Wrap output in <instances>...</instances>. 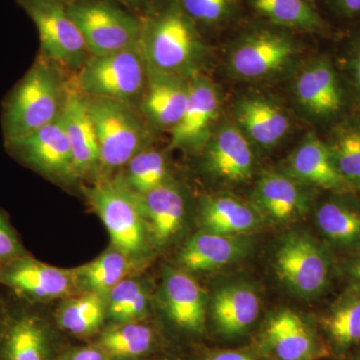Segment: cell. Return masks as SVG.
Wrapping results in <instances>:
<instances>
[{
	"label": "cell",
	"instance_id": "obj_42",
	"mask_svg": "<svg viewBox=\"0 0 360 360\" xmlns=\"http://www.w3.org/2000/svg\"><path fill=\"white\" fill-rule=\"evenodd\" d=\"M116 1L120 2L129 11H134V13L141 15L155 0H116Z\"/></svg>",
	"mask_w": 360,
	"mask_h": 360
},
{
	"label": "cell",
	"instance_id": "obj_18",
	"mask_svg": "<svg viewBox=\"0 0 360 360\" xmlns=\"http://www.w3.org/2000/svg\"><path fill=\"white\" fill-rule=\"evenodd\" d=\"M163 307L174 324L193 335L205 328L206 298L200 284L182 270L168 269L161 288Z\"/></svg>",
	"mask_w": 360,
	"mask_h": 360
},
{
	"label": "cell",
	"instance_id": "obj_7",
	"mask_svg": "<svg viewBox=\"0 0 360 360\" xmlns=\"http://www.w3.org/2000/svg\"><path fill=\"white\" fill-rule=\"evenodd\" d=\"M66 8L91 56L139 44L141 15L116 0H66Z\"/></svg>",
	"mask_w": 360,
	"mask_h": 360
},
{
	"label": "cell",
	"instance_id": "obj_34",
	"mask_svg": "<svg viewBox=\"0 0 360 360\" xmlns=\"http://www.w3.org/2000/svg\"><path fill=\"white\" fill-rule=\"evenodd\" d=\"M120 174L137 195L148 193L169 181L167 158L161 151L146 146L122 168Z\"/></svg>",
	"mask_w": 360,
	"mask_h": 360
},
{
	"label": "cell",
	"instance_id": "obj_12",
	"mask_svg": "<svg viewBox=\"0 0 360 360\" xmlns=\"http://www.w3.org/2000/svg\"><path fill=\"white\" fill-rule=\"evenodd\" d=\"M0 286L21 302L32 305L77 292L71 270L44 264L30 255L0 267Z\"/></svg>",
	"mask_w": 360,
	"mask_h": 360
},
{
	"label": "cell",
	"instance_id": "obj_25",
	"mask_svg": "<svg viewBox=\"0 0 360 360\" xmlns=\"http://www.w3.org/2000/svg\"><path fill=\"white\" fill-rule=\"evenodd\" d=\"M259 311V297L248 284H227L212 296L213 322L225 338L245 335L257 321Z\"/></svg>",
	"mask_w": 360,
	"mask_h": 360
},
{
	"label": "cell",
	"instance_id": "obj_3",
	"mask_svg": "<svg viewBox=\"0 0 360 360\" xmlns=\"http://www.w3.org/2000/svg\"><path fill=\"white\" fill-rule=\"evenodd\" d=\"M234 30L229 66L243 79L274 77L290 66L302 51L300 34L257 18H246Z\"/></svg>",
	"mask_w": 360,
	"mask_h": 360
},
{
	"label": "cell",
	"instance_id": "obj_5",
	"mask_svg": "<svg viewBox=\"0 0 360 360\" xmlns=\"http://www.w3.org/2000/svg\"><path fill=\"white\" fill-rule=\"evenodd\" d=\"M101 153V179L122 169L149 143L150 129L139 110L129 103L104 97L86 96Z\"/></svg>",
	"mask_w": 360,
	"mask_h": 360
},
{
	"label": "cell",
	"instance_id": "obj_23",
	"mask_svg": "<svg viewBox=\"0 0 360 360\" xmlns=\"http://www.w3.org/2000/svg\"><path fill=\"white\" fill-rule=\"evenodd\" d=\"M295 94L303 110L316 117L338 115L342 108V90L338 75L326 60L314 61L300 73Z\"/></svg>",
	"mask_w": 360,
	"mask_h": 360
},
{
	"label": "cell",
	"instance_id": "obj_30",
	"mask_svg": "<svg viewBox=\"0 0 360 360\" xmlns=\"http://www.w3.org/2000/svg\"><path fill=\"white\" fill-rule=\"evenodd\" d=\"M331 354L345 359L360 343V292L345 291L322 317Z\"/></svg>",
	"mask_w": 360,
	"mask_h": 360
},
{
	"label": "cell",
	"instance_id": "obj_19",
	"mask_svg": "<svg viewBox=\"0 0 360 360\" xmlns=\"http://www.w3.org/2000/svg\"><path fill=\"white\" fill-rule=\"evenodd\" d=\"M137 196L149 239L158 246L167 245L181 231L186 220V200L181 189L168 181Z\"/></svg>",
	"mask_w": 360,
	"mask_h": 360
},
{
	"label": "cell",
	"instance_id": "obj_33",
	"mask_svg": "<svg viewBox=\"0 0 360 360\" xmlns=\"http://www.w3.org/2000/svg\"><path fill=\"white\" fill-rule=\"evenodd\" d=\"M202 34L236 28L245 20V0H176Z\"/></svg>",
	"mask_w": 360,
	"mask_h": 360
},
{
	"label": "cell",
	"instance_id": "obj_27",
	"mask_svg": "<svg viewBox=\"0 0 360 360\" xmlns=\"http://www.w3.org/2000/svg\"><path fill=\"white\" fill-rule=\"evenodd\" d=\"M110 360H142L158 349L160 338L143 321L110 323L94 338Z\"/></svg>",
	"mask_w": 360,
	"mask_h": 360
},
{
	"label": "cell",
	"instance_id": "obj_14",
	"mask_svg": "<svg viewBox=\"0 0 360 360\" xmlns=\"http://www.w3.org/2000/svg\"><path fill=\"white\" fill-rule=\"evenodd\" d=\"M219 110L220 96L215 85L201 73L191 77L186 110L169 131L170 148L198 149L205 146Z\"/></svg>",
	"mask_w": 360,
	"mask_h": 360
},
{
	"label": "cell",
	"instance_id": "obj_22",
	"mask_svg": "<svg viewBox=\"0 0 360 360\" xmlns=\"http://www.w3.org/2000/svg\"><path fill=\"white\" fill-rule=\"evenodd\" d=\"M250 18L298 34H324L329 25L314 0H245Z\"/></svg>",
	"mask_w": 360,
	"mask_h": 360
},
{
	"label": "cell",
	"instance_id": "obj_39",
	"mask_svg": "<svg viewBox=\"0 0 360 360\" xmlns=\"http://www.w3.org/2000/svg\"><path fill=\"white\" fill-rule=\"evenodd\" d=\"M60 360H110L101 347L92 341L90 345L70 348L61 354Z\"/></svg>",
	"mask_w": 360,
	"mask_h": 360
},
{
	"label": "cell",
	"instance_id": "obj_20",
	"mask_svg": "<svg viewBox=\"0 0 360 360\" xmlns=\"http://www.w3.org/2000/svg\"><path fill=\"white\" fill-rule=\"evenodd\" d=\"M290 175L302 184H307L343 193L352 186L336 167L328 144L309 135L293 151L288 160Z\"/></svg>",
	"mask_w": 360,
	"mask_h": 360
},
{
	"label": "cell",
	"instance_id": "obj_13",
	"mask_svg": "<svg viewBox=\"0 0 360 360\" xmlns=\"http://www.w3.org/2000/svg\"><path fill=\"white\" fill-rule=\"evenodd\" d=\"M262 345L274 360H319L331 354L316 330L290 309L279 310L269 317Z\"/></svg>",
	"mask_w": 360,
	"mask_h": 360
},
{
	"label": "cell",
	"instance_id": "obj_6",
	"mask_svg": "<svg viewBox=\"0 0 360 360\" xmlns=\"http://www.w3.org/2000/svg\"><path fill=\"white\" fill-rule=\"evenodd\" d=\"M148 65L141 45L103 56H91L73 75L75 84L86 96L104 97L137 108L146 82Z\"/></svg>",
	"mask_w": 360,
	"mask_h": 360
},
{
	"label": "cell",
	"instance_id": "obj_4",
	"mask_svg": "<svg viewBox=\"0 0 360 360\" xmlns=\"http://www.w3.org/2000/svg\"><path fill=\"white\" fill-rule=\"evenodd\" d=\"M82 193L105 226L113 248L135 262L146 257L150 240L148 226L139 196L122 176L97 179L82 187Z\"/></svg>",
	"mask_w": 360,
	"mask_h": 360
},
{
	"label": "cell",
	"instance_id": "obj_16",
	"mask_svg": "<svg viewBox=\"0 0 360 360\" xmlns=\"http://www.w3.org/2000/svg\"><path fill=\"white\" fill-rule=\"evenodd\" d=\"M191 78L153 70L148 66V82L137 110L150 129L170 131L184 115L188 101Z\"/></svg>",
	"mask_w": 360,
	"mask_h": 360
},
{
	"label": "cell",
	"instance_id": "obj_41",
	"mask_svg": "<svg viewBox=\"0 0 360 360\" xmlns=\"http://www.w3.org/2000/svg\"><path fill=\"white\" fill-rule=\"evenodd\" d=\"M207 360H257L251 355L236 350H224L215 352L208 357Z\"/></svg>",
	"mask_w": 360,
	"mask_h": 360
},
{
	"label": "cell",
	"instance_id": "obj_43",
	"mask_svg": "<svg viewBox=\"0 0 360 360\" xmlns=\"http://www.w3.org/2000/svg\"><path fill=\"white\" fill-rule=\"evenodd\" d=\"M7 311H8V302H6L4 298L0 296V336H1L4 323H6Z\"/></svg>",
	"mask_w": 360,
	"mask_h": 360
},
{
	"label": "cell",
	"instance_id": "obj_21",
	"mask_svg": "<svg viewBox=\"0 0 360 360\" xmlns=\"http://www.w3.org/2000/svg\"><path fill=\"white\" fill-rule=\"evenodd\" d=\"M253 195L258 212L277 224L298 219L309 210V196L302 184L290 175L264 174L258 180Z\"/></svg>",
	"mask_w": 360,
	"mask_h": 360
},
{
	"label": "cell",
	"instance_id": "obj_1",
	"mask_svg": "<svg viewBox=\"0 0 360 360\" xmlns=\"http://www.w3.org/2000/svg\"><path fill=\"white\" fill-rule=\"evenodd\" d=\"M141 18L139 45L148 66L186 78L201 73L205 35L176 0H155Z\"/></svg>",
	"mask_w": 360,
	"mask_h": 360
},
{
	"label": "cell",
	"instance_id": "obj_35",
	"mask_svg": "<svg viewBox=\"0 0 360 360\" xmlns=\"http://www.w3.org/2000/svg\"><path fill=\"white\" fill-rule=\"evenodd\" d=\"M110 323L143 321L148 314L149 293L141 281L123 279L106 295Z\"/></svg>",
	"mask_w": 360,
	"mask_h": 360
},
{
	"label": "cell",
	"instance_id": "obj_24",
	"mask_svg": "<svg viewBox=\"0 0 360 360\" xmlns=\"http://www.w3.org/2000/svg\"><path fill=\"white\" fill-rule=\"evenodd\" d=\"M248 252V243L243 236H224L203 229L182 246L179 262L189 271H210L234 264Z\"/></svg>",
	"mask_w": 360,
	"mask_h": 360
},
{
	"label": "cell",
	"instance_id": "obj_2",
	"mask_svg": "<svg viewBox=\"0 0 360 360\" xmlns=\"http://www.w3.org/2000/svg\"><path fill=\"white\" fill-rule=\"evenodd\" d=\"M71 75L37 56L2 103L4 141L25 136L58 120L65 106Z\"/></svg>",
	"mask_w": 360,
	"mask_h": 360
},
{
	"label": "cell",
	"instance_id": "obj_9",
	"mask_svg": "<svg viewBox=\"0 0 360 360\" xmlns=\"http://www.w3.org/2000/svg\"><path fill=\"white\" fill-rule=\"evenodd\" d=\"M274 267L279 281L290 292L312 300L328 288L333 266L326 246L311 234L295 231L277 245Z\"/></svg>",
	"mask_w": 360,
	"mask_h": 360
},
{
	"label": "cell",
	"instance_id": "obj_8",
	"mask_svg": "<svg viewBox=\"0 0 360 360\" xmlns=\"http://www.w3.org/2000/svg\"><path fill=\"white\" fill-rule=\"evenodd\" d=\"M37 26L39 56L75 75L91 58L84 37L72 20L66 0H15Z\"/></svg>",
	"mask_w": 360,
	"mask_h": 360
},
{
	"label": "cell",
	"instance_id": "obj_32",
	"mask_svg": "<svg viewBox=\"0 0 360 360\" xmlns=\"http://www.w3.org/2000/svg\"><path fill=\"white\" fill-rule=\"evenodd\" d=\"M134 260L111 248L89 264L71 269L78 293H97L106 296L113 288L127 278Z\"/></svg>",
	"mask_w": 360,
	"mask_h": 360
},
{
	"label": "cell",
	"instance_id": "obj_17",
	"mask_svg": "<svg viewBox=\"0 0 360 360\" xmlns=\"http://www.w3.org/2000/svg\"><path fill=\"white\" fill-rule=\"evenodd\" d=\"M205 148V162L210 174L229 182L246 181L252 176V148L236 125L225 124L210 134Z\"/></svg>",
	"mask_w": 360,
	"mask_h": 360
},
{
	"label": "cell",
	"instance_id": "obj_38",
	"mask_svg": "<svg viewBox=\"0 0 360 360\" xmlns=\"http://www.w3.org/2000/svg\"><path fill=\"white\" fill-rule=\"evenodd\" d=\"M340 271L347 283L345 291L360 292V248L348 253L347 257L341 262Z\"/></svg>",
	"mask_w": 360,
	"mask_h": 360
},
{
	"label": "cell",
	"instance_id": "obj_45",
	"mask_svg": "<svg viewBox=\"0 0 360 360\" xmlns=\"http://www.w3.org/2000/svg\"><path fill=\"white\" fill-rule=\"evenodd\" d=\"M352 360H360V343L352 354Z\"/></svg>",
	"mask_w": 360,
	"mask_h": 360
},
{
	"label": "cell",
	"instance_id": "obj_10",
	"mask_svg": "<svg viewBox=\"0 0 360 360\" xmlns=\"http://www.w3.org/2000/svg\"><path fill=\"white\" fill-rule=\"evenodd\" d=\"M60 116L32 134L4 141V148L14 160L33 172L56 184L72 186L79 179Z\"/></svg>",
	"mask_w": 360,
	"mask_h": 360
},
{
	"label": "cell",
	"instance_id": "obj_28",
	"mask_svg": "<svg viewBox=\"0 0 360 360\" xmlns=\"http://www.w3.org/2000/svg\"><path fill=\"white\" fill-rule=\"evenodd\" d=\"M315 224L329 245L350 253L360 248V205L343 198L324 201L315 212Z\"/></svg>",
	"mask_w": 360,
	"mask_h": 360
},
{
	"label": "cell",
	"instance_id": "obj_44",
	"mask_svg": "<svg viewBox=\"0 0 360 360\" xmlns=\"http://www.w3.org/2000/svg\"><path fill=\"white\" fill-rule=\"evenodd\" d=\"M356 58H355V78H356L357 86L360 90V41L357 46Z\"/></svg>",
	"mask_w": 360,
	"mask_h": 360
},
{
	"label": "cell",
	"instance_id": "obj_11",
	"mask_svg": "<svg viewBox=\"0 0 360 360\" xmlns=\"http://www.w3.org/2000/svg\"><path fill=\"white\" fill-rule=\"evenodd\" d=\"M18 300V298H16ZM8 303L0 336V360H60L53 326L32 304Z\"/></svg>",
	"mask_w": 360,
	"mask_h": 360
},
{
	"label": "cell",
	"instance_id": "obj_36",
	"mask_svg": "<svg viewBox=\"0 0 360 360\" xmlns=\"http://www.w3.org/2000/svg\"><path fill=\"white\" fill-rule=\"evenodd\" d=\"M331 155L343 179L352 188L360 191V127L343 125L336 131L331 144Z\"/></svg>",
	"mask_w": 360,
	"mask_h": 360
},
{
	"label": "cell",
	"instance_id": "obj_37",
	"mask_svg": "<svg viewBox=\"0 0 360 360\" xmlns=\"http://www.w3.org/2000/svg\"><path fill=\"white\" fill-rule=\"evenodd\" d=\"M28 255L18 232L0 208V267L18 258Z\"/></svg>",
	"mask_w": 360,
	"mask_h": 360
},
{
	"label": "cell",
	"instance_id": "obj_29",
	"mask_svg": "<svg viewBox=\"0 0 360 360\" xmlns=\"http://www.w3.org/2000/svg\"><path fill=\"white\" fill-rule=\"evenodd\" d=\"M262 213L231 195L206 198L201 202L200 221L205 231L243 236L262 224Z\"/></svg>",
	"mask_w": 360,
	"mask_h": 360
},
{
	"label": "cell",
	"instance_id": "obj_15",
	"mask_svg": "<svg viewBox=\"0 0 360 360\" xmlns=\"http://www.w3.org/2000/svg\"><path fill=\"white\" fill-rule=\"evenodd\" d=\"M61 120L70 141L75 172L78 179H99L101 153L94 122L90 116L86 97L75 84L71 75L70 90Z\"/></svg>",
	"mask_w": 360,
	"mask_h": 360
},
{
	"label": "cell",
	"instance_id": "obj_26",
	"mask_svg": "<svg viewBox=\"0 0 360 360\" xmlns=\"http://www.w3.org/2000/svg\"><path fill=\"white\" fill-rule=\"evenodd\" d=\"M239 129L262 148H274L290 129V118L283 108L264 96H248L236 105Z\"/></svg>",
	"mask_w": 360,
	"mask_h": 360
},
{
	"label": "cell",
	"instance_id": "obj_31",
	"mask_svg": "<svg viewBox=\"0 0 360 360\" xmlns=\"http://www.w3.org/2000/svg\"><path fill=\"white\" fill-rule=\"evenodd\" d=\"M58 328L68 335L89 340L96 338L108 321L106 296L97 293H79L68 298L56 315Z\"/></svg>",
	"mask_w": 360,
	"mask_h": 360
},
{
	"label": "cell",
	"instance_id": "obj_40",
	"mask_svg": "<svg viewBox=\"0 0 360 360\" xmlns=\"http://www.w3.org/2000/svg\"><path fill=\"white\" fill-rule=\"evenodd\" d=\"M328 6L345 20L360 18V0H326Z\"/></svg>",
	"mask_w": 360,
	"mask_h": 360
}]
</instances>
